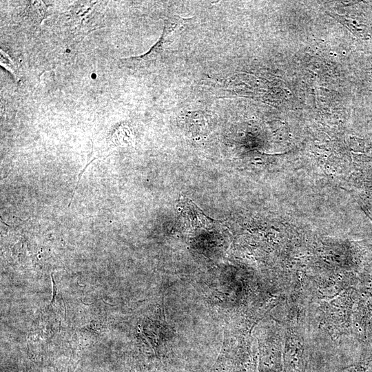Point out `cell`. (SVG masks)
Wrapping results in <instances>:
<instances>
[{
	"instance_id": "1",
	"label": "cell",
	"mask_w": 372,
	"mask_h": 372,
	"mask_svg": "<svg viewBox=\"0 0 372 372\" xmlns=\"http://www.w3.org/2000/svg\"><path fill=\"white\" fill-rule=\"evenodd\" d=\"M207 118V116L205 115L203 112H190L187 117V125L191 129L190 131L192 130V133L194 134L199 132V130H206L208 123Z\"/></svg>"
}]
</instances>
